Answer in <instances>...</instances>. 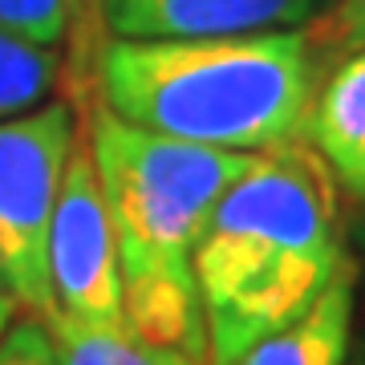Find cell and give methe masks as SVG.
Listing matches in <instances>:
<instances>
[{
  "instance_id": "2",
  "label": "cell",
  "mask_w": 365,
  "mask_h": 365,
  "mask_svg": "<svg viewBox=\"0 0 365 365\" xmlns=\"http://www.w3.org/2000/svg\"><path fill=\"white\" fill-rule=\"evenodd\" d=\"M90 150L118 240L122 313L138 337L207 361L195 244L211 207L256 155L130 126L93 102Z\"/></svg>"
},
{
  "instance_id": "8",
  "label": "cell",
  "mask_w": 365,
  "mask_h": 365,
  "mask_svg": "<svg viewBox=\"0 0 365 365\" xmlns=\"http://www.w3.org/2000/svg\"><path fill=\"white\" fill-rule=\"evenodd\" d=\"M353 284L357 272L345 260L304 313L248 345L227 365H345L353 345Z\"/></svg>"
},
{
  "instance_id": "7",
  "label": "cell",
  "mask_w": 365,
  "mask_h": 365,
  "mask_svg": "<svg viewBox=\"0 0 365 365\" xmlns=\"http://www.w3.org/2000/svg\"><path fill=\"white\" fill-rule=\"evenodd\" d=\"M304 143L365 207V49L349 53L325 86H317Z\"/></svg>"
},
{
  "instance_id": "3",
  "label": "cell",
  "mask_w": 365,
  "mask_h": 365,
  "mask_svg": "<svg viewBox=\"0 0 365 365\" xmlns=\"http://www.w3.org/2000/svg\"><path fill=\"white\" fill-rule=\"evenodd\" d=\"M98 90V102L130 126L264 155L304 143L317 61L300 29L191 41L118 37L102 49Z\"/></svg>"
},
{
  "instance_id": "10",
  "label": "cell",
  "mask_w": 365,
  "mask_h": 365,
  "mask_svg": "<svg viewBox=\"0 0 365 365\" xmlns=\"http://www.w3.org/2000/svg\"><path fill=\"white\" fill-rule=\"evenodd\" d=\"M57 78H61L57 45H37L0 25V118L49 102Z\"/></svg>"
},
{
  "instance_id": "9",
  "label": "cell",
  "mask_w": 365,
  "mask_h": 365,
  "mask_svg": "<svg viewBox=\"0 0 365 365\" xmlns=\"http://www.w3.org/2000/svg\"><path fill=\"white\" fill-rule=\"evenodd\" d=\"M61 365H207L179 349L138 337L130 325H73L49 321Z\"/></svg>"
},
{
  "instance_id": "15",
  "label": "cell",
  "mask_w": 365,
  "mask_h": 365,
  "mask_svg": "<svg viewBox=\"0 0 365 365\" xmlns=\"http://www.w3.org/2000/svg\"><path fill=\"white\" fill-rule=\"evenodd\" d=\"M345 365H365V345H361V349H357V353H353V357H349V361H345Z\"/></svg>"
},
{
  "instance_id": "16",
  "label": "cell",
  "mask_w": 365,
  "mask_h": 365,
  "mask_svg": "<svg viewBox=\"0 0 365 365\" xmlns=\"http://www.w3.org/2000/svg\"><path fill=\"white\" fill-rule=\"evenodd\" d=\"M69 4H73V16H78L81 9H86V0H69Z\"/></svg>"
},
{
  "instance_id": "5",
  "label": "cell",
  "mask_w": 365,
  "mask_h": 365,
  "mask_svg": "<svg viewBox=\"0 0 365 365\" xmlns=\"http://www.w3.org/2000/svg\"><path fill=\"white\" fill-rule=\"evenodd\" d=\"M49 321L73 325H126L122 313V272H118V240L106 207L98 167H93L90 134L78 130L69 150L61 191L49 220Z\"/></svg>"
},
{
  "instance_id": "12",
  "label": "cell",
  "mask_w": 365,
  "mask_h": 365,
  "mask_svg": "<svg viewBox=\"0 0 365 365\" xmlns=\"http://www.w3.org/2000/svg\"><path fill=\"white\" fill-rule=\"evenodd\" d=\"M0 365H61L49 321L25 317L0 333Z\"/></svg>"
},
{
  "instance_id": "14",
  "label": "cell",
  "mask_w": 365,
  "mask_h": 365,
  "mask_svg": "<svg viewBox=\"0 0 365 365\" xmlns=\"http://www.w3.org/2000/svg\"><path fill=\"white\" fill-rule=\"evenodd\" d=\"M13 313H16V292L9 284V268H4V256H0V333L13 325Z\"/></svg>"
},
{
  "instance_id": "4",
  "label": "cell",
  "mask_w": 365,
  "mask_h": 365,
  "mask_svg": "<svg viewBox=\"0 0 365 365\" xmlns=\"http://www.w3.org/2000/svg\"><path fill=\"white\" fill-rule=\"evenodd\" d=\"M78 143V110L61 98L0 118V256L16 304L49 321V220L69 150Z\"/></svg>"
},
{
  "instance_id": "11",
  "label": "cell",
  "mask_w": 365,
  "mask_h": 365,
  "mask_svg": "<svg viewBox=\"0 0 365 365\" xmlns=\"http://www.w3.org/2000/svg\"><path fill=\"white\" fill-rule=\"evenodd\" d=\"M69 21H73L69 0H0V25L37 45H61Z\"/></svg>"
},
{
  "instance_id": "6",
  "label": "cell",
  "mask_w": 365,
  "mask_h": 365,
  "mask_svg": "<svg viewBox=\"0 0 365 365\" xmlns=\"http://www.w3.org/2000/svg\"><path fill=\"white\" fill-rule=\"evenodd\" d=\"M329 0H102L106 25L122 41L244 37L297 29Z\"/></svg>"
},
{
  "instance_id": "1",
  "label": "cell",
  "mask_w": 365,
  "mask_h": 365,
  "mask_svg": "<svg viewBox=\"0 0 365 365\" xmlns=\"http://www.w3.org/2000/svg\"><path fill=\"white\" fill-rule=\"evenodd\" d=\"M337 179L309 143L252 158L195 244L207 365H227L313 304L345 268Z\"/></svg>"
},
{
  "instance_id": "13",
  "label": "cell",
  "mask_w": 365,
  "mask_h": 365,
  "mask_svg": "<svg viewBox=\"0 0 365 365\" xmlns=\"http://www.w3.org/2000/svg\"><path fill=\"white\" fill-rule=\"evenodd\" d=\"M333 37L341 49H365V0H337V13H333Z\"/></svg>"
}]
</instances>
